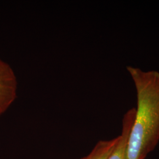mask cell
Returning <instances> with one entry per match:
<instances>
[{"label":"cell","mask_w":159,"mask_h":159,"mask_svg":"<svg viewBox=\"0 0 159 159\" xmlns=\"http://www.w3.org/2000/svg\"><path fill=\"white\" fill-rule=\"evenodd\" d=\"M127 70L136 90L137 107L127 143V159H145L159 142V72Z\"/></svg>","instance_id":"obj_1"},{"label":"cell","mask_w":159,"mask_h":159,"mask_svg":"<svg viewBox=\"0 0 159 159\" xmlns=\"http://www.w3.org/2000/svg\"><path fill=\"white\" fill-rule=\"evenodd\" d=\"M17 80L10 66L0 59V116L16 98Z\"/></svg>","instance_id":"obj_2"},{"label":"cell","mask_w":159,"mask_h":159,"mask_svg":"<svg viewBox=\"0 0 159 159\" xmlns=\"http://www.w3.org/2000/svg\"><path fill=\"white\" fill-rule=\"evenodd\" d=\"M136 108L130 109L125 114L122 123V131L119 136L116 146L107 159H127V143L135 119Z\"/></svg>","instance_id":"obj_3"},{"label":"cell","mask_w":159,"mask_h":159,"mask_svg":"<svg viewBox=\"0 0 159 159\" xmlns=\"http://www.w3.org/2000/svg\"><path fill=\"white\" fill-rule=\"evenodd\" d=\"M119 140V136L108 140H100L85 157L81 159H107Z\"/></svg>","instance_id":"obj_4"}]
</instances>
